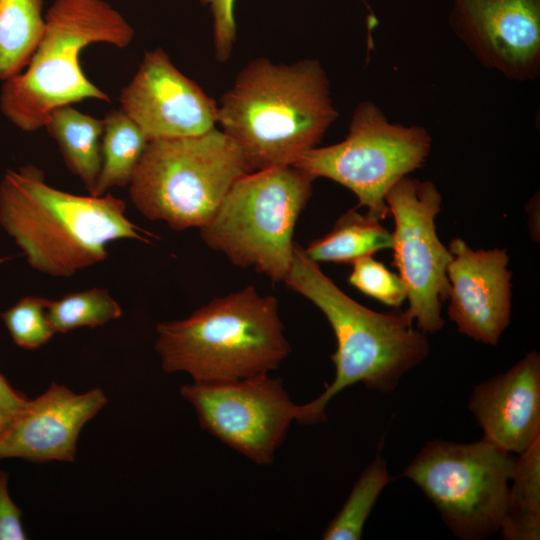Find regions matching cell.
I'll return each instance as SVG.
<instances>
[{
	"instance_id": "cell-1",
	"label": "cell",
	"mask_w": 540,
	"mask_h": 540,
	"mask_svg": "<svg viewBox=\"0 0 540 540\" xmlns=\"http://www.w3.org/2000/svg\"><path fill=\"white\" fill-rule=\"evenodd\" d=\"M0 224L29 265L53 277H70L104 261L113 241L150 243L155 237L128 219L120 198L59 190L47 184L44 173L32 165L4 174Z\"/></svg>"
},
{
	"instance_id": "cell-2",
	"label": "cell",
	"mask_w": 540,
	"mask_h": 540,
	"mask_svg": "<svg viewBox=\"0 0 540 540\" xmlns=\"http://www.w3.org/2000/svg\"><path fill=\"white\" fill-rule=\"evenodd\" d=\"M337 115L318 60L286 65L259 58L221 98L217 123L257 171L292 165L320 142Z\"/></svg>"
},
{
	"instance_id": "cell-3",
	"label": "cell",
	"mask_w": 540,
	"mask_h": 540,
	"mask_svg": "<svg viewBox=\"0 0 540 540\" xmlns=\"http://www.w3.org/2000/svg\"><path fill=\"white\" fill-rule=\"evenodd\" d=\"M283 281L322 311L337 344L331 355L334 380L316 399L301 405L299 423L324 421L331 399L356 383L380 393L393 392L402 376L428 356L426 333L413 326L407 310L379 313L361 305L326 276L298 243Z\"/></svg>"
},
{
	"instance_id": "cell-4",
	"label": "cell",
	"mask_w": 540,
	"mask_h": 540,
	"mask_svg": "<svg viewBox=\"0 0 540 540\" xmlns=\"http://www.w3.org/2000/svg\"><path fill=\"white\" fill-rule=\"evenodd\" d=\"M155 350L167 373L194 382L269 374L290 353L278 302L253 286L215 298L189 317L156 326Z\"/></svg>"
},
{
	"instance_id": "cell-5",
	"label": "cell",
	"mask_w": 540,
	"mask_h": 540,
	"mask_svg": "<svg viewBox=\"0 0 540 540\" xmlns=\"http://www.w3.org/2000/svg\"><path fill=\"white\" fill-rule=\"evenodd\" d=\"M45 30L25 71L3 81L0 110L26 132L44 127L60 106L110 97L95 86L80 65L81 51L93 43L123 49L135 32L104 0H53L44 14Z\"/></svg>"
},
{
	"instance_id": "cell-6",
	"label": "cell",
	"mask_w": 540,
	"mask_h": 540,
	"mask_svg": "<svg viewBox=\"0 0 540 540\" xmlns=\"http://www.w3.org/2000/svg\"><path fill=\"white\" fill-rule=\"evenodd\" d=\"M253 172L237 143L216 128L148 141L129 183L135 208L173 230L201 228L232 185Z\"/></svg>"
},
{
	"instance_id": "cell-7",
	"label": "cell",
	"mask_w": 540,
	"mask_h": 540,
	"mask_svg": "<svg viewBox=\"0 0 540 540\" xmlns=\"http://www.w3.org/2000/svg\"><path fill=\"white\" fill-rule=\"evenodd\" d=\"M313 180L293 165L243 175L199 229L202 240L234 265L283 281L292 263L295 225L311 197Z\"/></svg>"
},
{
	"instance_id": "cell-8",
	"label": "cell",
	"mask_w": 540,
	"mask_h": 540,
	"mask_svg": "<svg viewBox=\"0 0 540 540\" xmlns=\"http://www.w3.org/2000/svg\"><path fill=\"white\" fill-rule=\"evenodd\" d=\"M516 460L484 437L470 444L434 440L402 475L430 499L456 537L480 540L500 530Z\"/></svg>"
},
{
	"instance_id": "cell-9",
	"label": "cell",
	"mask_w": 540,
	"mask_h": 540,
	"mask_svg": "<svg viewBox=\"0 0 540 540\" xmlns=\"http://www.w3.org/2000/svg\"><path fill=\"white\" fill-rule=\"evenodd\" d=\"M431 147L424 127L392 123L376 104L363 101L343 141L311 148L292 165L313 179L324 177L345 186L356 195L357 207L381 221L390 214L388 191L424 165Z\"/></svg>"
},
{
	"instance_id": "cell-10",
	"label": "cell",
	"mask_w": 540,
	"mask_h": 540,
	"mask_svg": "<svg viewBox=\"0 0 540 540\" xmlns=\"http://www.w3.org/2000/svg\"><path fill=\"white\" fill-rule=\"evenodd\" d=\"M385 200L395 221L391 250L393 265L407 290V312L418 329L435 333L445 323L441 309L448 299L447 269L453 258L436 232L442 195L433 182L406 176Z\"/></svg>"
},
{
	"instance_id": "cell-11",
	"label": "cell",
	"mask_w": 540,
	"mask_h": 540,
	"mask_svg": "<svg viewBox=\"0 0 540 540\" xmlns=\"http://www.w3.org/2000/svg\"><path fill=\"white\" fill-rule=\"evenodd\" d=\"M194 408L200 426L258 465L273 461L301 405L289 397L280 378L269 374L249 378L192 382L180 389Z\"/></svg>"
},
{
	"instance_id": "cell-12",
	"label": "cell",
	"mask_w": 540,
	"mask_h": 540,
	"mask_svg": "<svg viewBox=\"0 0 540 540\" xmlns=\"http://www.w3.org/2000/svg\"><path fill=\"white\" fill-rule=\"evenodd\" d=\"M449 25L480 64L515 81L540 73V0H452Z\"/></svg>"
},
{
	"instance_id": "cell-13",
	"label": "cell",
	"mask_w": 540,
	"mask_h": 540,
	"mask_svg": "<svg viewBox=\"0 0 540 540\" xmlns=\"http://www.w3.org/2000/svg\"><path fill=\"white\" fill-rule=\"evenodd\" d=\"M119 102L148 141L198 136L214 129L218 121L216 103L160 48L144 54Z\"/></svg>"
},
{
	"instance_id": "cell-14",
	"label": "cell",
	"mask_w": 540,
	"mask_h": 540,
	"mask_svg": "<svg viewBox=\"0 0 540 540\" xmlns=\"http://www.w3.org/2000/svg\"><path fill=\"white\" fill-rule=\"evenodd\" d=\"M448 249L453 258L447 269V314L459 332L494 346L511 318L512 272L507 250H473L458 237Z\"/></svg>"
},
{
	"instance_id": "cell-15",
	"label": "cell",
	"mask_w": 540,
	"mask_h": 540,
	"mask_svg": "<svg viewBox=\"0 0 540 540\" xmlns=\"http://www.w3.org/2000/svg\"><path fill=\"white\" fill-rule=\"evenodd\" d=\"M107 401L100 387L75 393L52 383L37 398L29 399L23 411L0 434V459L74 462L82 428Z\"/></svg>"
},
{
	"instance_id": "cell-16",
	"label": "cell",
	"mask_w": 540,
	"mask_h": 540,
	"mask_svg": "<svg viewBox=\"0 0 540 540\" xmlns=\"http://www.w3.org/2000/svg\"><path fill=\"white\" fill-rule=\"evenodd\" d=\"M469 409L484 438L521 454L540 438V355L526 353L506 372L473 388Z\"/></svg>"
},
{
	"instance_id": "cell-17",
	"label": "cell",
	"mask_w": 540,
	"mask_h": 540,
	"mask_svg": "<svg viewBox=\"0 0 540 540\" xmlns=\"http://www.w3.org/2000/svg\"><path fill=\"white\" fill-rule=\"evenodd\" d=\"M44 127L56 141L67 168L93 195L101 169L103 119L80 112L71 104L53 109Z\"/></svg>"
},
{
	"instance_id": "cell-18",
	"label": "cell",
	"mask_w": 540,
	"mask_h": 540,
	"mask_svg": "<svg viewBox=\"0 0 540 540\" xmlns=\"http://www.w3.org/2000/svg\"><path fill=\"white\" fill-rule=\"evenodd\" d=\"M391 247L392 232L383 227L380 220L351 209L336 221L330 232L312 241L304 250L316 263L352 264Z\"/></svg>"
},
{
	"instance_id": "cell-19",
	"label": "cell",
	"mask_w": 540,
	"mask_h": 540,
	"mask_svg": "<svg viewBox=\"0 0 540 540\" xmlns=\"http://www.w3.org/2000/svg\"><path fill=\"white\" fill-rule=\"evenodd\" d=\"M44 0H0V80L21 73L45 30Z\"/></svg>"
},
{
	"instance_id": "cell-20",
	"label": "cell",
	"mask_w": 540,
	"mask_h": 540,
	"mask_svg": "<svg viewBox=\"0 0 540 540\" xmlns=\"http://www.w3.org/2000/svg\"><path fill=\"white\" fill-rule=\"evenodd\" d=\"M101 169L92 196H102L112 187L129 185L148 139L121 109L103 118Z\"/></svg>"
},
{
	"instance_id": "cell-21",
	"label": "cell",
	"mask_w": 540,
	"mask_h": 540,
	"mask_svg": "<svg viewBox=\"0 0 540 540\" xmlns=\"http://www.w3.org/2000/svg\"><path fill=\"white\" fill-rule=\"evenodd\" d=\"M507 509L500 527L504 540H538L540 536V438L516 460Z\"/></svg>"
},
{
	"instance_id": "cell-22",
	"label": "cell",
	"mask_w": 540,
	"mask_h": 540,
	"mask_svg": "<svg viewBox=\"0 0 540 540\" xmlns=\"http://www.w3.org/2000/svg\"><path fill=\"white\" fill-rule=\"evenodd\" d=\"M392 481L380 454L362 472L339 513L328 524L324 540H359L381 491Z\"/></svg>"
},
{
	"instance_id": "cell-23",
	"label": "cell",
	"mask_w": 540,
	"mask_h": 540,
	"mask_svg": "<svg viewBox=\"0 0 540 540\" xmlns=\"http://www.w3.org/2000/svg\"><path fill=\"white\" fill-rule=\"evenodd\" d=\"M47 318L55 333L103 326L121 317L122 309L107 290L94 287L49 300Z\"/></svg>"
},
{
	"instance_id": "cell-24",
	"label": "cell",
	"mask_w": 540,
	"mask_h": 540,
	"mask_svg": "<svg viewBox=\"0 0 540 540\" xmlns=\"http://www.w3.org/2000/svg\"><path fill=\"white\" fill-rule=\"evenodd\" d=\"M48 299L26 296L1 314L14 343L27 350L46 344L55 334L47 318Z\"/></svg>"
},
{
	"instance_id": "cell-25",
	"label": "cell",
	"mask_w": 540,
	"mask_h": 540,
	"mask_svg": "<svg viewBox=\"0 0 540 540\" xmlns=\"http://www.w3.org/2000/svg\"><path fill=\"white\" fill-rule=\"evenodd\" d=\"M351 265L349 283L364 295L390 307H399L407 299V290L399 275L372 256L360 258Z\"/></svg>"
},
{
	"instance_id": "cell-26",
	"label": "cell",
	"mask_w": 540,
	"mask_h": 540,
	"mask_svg": "<svg viewBox=\"0 0 540 540\" xmlns=\"http://www.w3.org/2000/svg\"><path fill=\"white\" fill-rule=\"evenodd\" d=\"M210 6L214 18L215 55L219 61H226L231 52L236 36L234 21L235 0H201Z\"/></svg>"
},
{
	"instance_id": "cell-27",
	"label": "cell",
	"mask_w": 540,
	"mask_h": 540,
	"mask_svg": "<svg viewBox=\"0 0 540 540\" xmlns=\"http://www.w3.org/2000/svg\"><path fill=\"white\" fill-rule=\"evenodd\" d=\"M22 511L8 492V473L0 469V540H25Z\"/></svg>"
},
{
	"instance_id": "cell-28",
	"label": "cell",
	"mask_w": 540,
	"mask_h": 540,
	"mask_svg": "<svg viewBox=\"0 0 540 540\" xmlns=\"http://www.w3.org/2000/svg\"><path fill=\"white\" fill-rule=\"evenodd\" d=\"M6 259L0 258V263ZM29 399L10 386L0 374V411L10 419L17 417L26 407Z\"/></svg>"
},
{
	"instance_id": "cell-29",
	"label": "cell",
	"mask_w": 540,
	"mask_h": 540,
	"mask_svg": "<svg viewBox=\"0 0 540 540\" xmlns=\"http://www.w3.org/2000/svg\"><path fill=\"white\" fill-rule=\"evenodd\" d=\"M11 421L12 419L7 417L5 414H3L0 411V434H2L5 431V429L9 426Z\"/></svg>"
}]
</instances>
